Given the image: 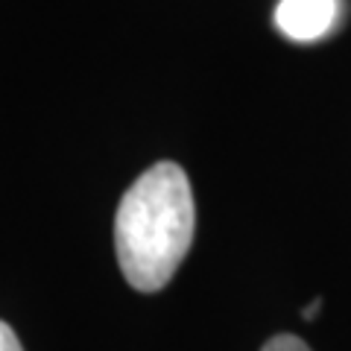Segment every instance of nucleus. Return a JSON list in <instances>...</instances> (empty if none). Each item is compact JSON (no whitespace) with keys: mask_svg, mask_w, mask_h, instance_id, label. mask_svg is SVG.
<instances>
[{"mask_svg":"<svg viewBox=\"0 0 351 351\" xmlns=\"http://www.w3.org/2000/svg\"><path fill=\"white\" fill-rule=\"evenodd\" d=\"M196 232L193 191L179 164L158 161L123 193L114 217V252L138 293H158L188 255Z\"/></svg>","mask_w":351,"mask_h":351,"instance_id":"obj_1","label":"nucleus"},{"mask_svg":"<svg viewBox=\"0 0 351 351\" xmlns=\"http://www.w3.org/2000/svg\"><path fill=\"white\" fill-rule=\"evenodd\" d=\"M343 18V0H278L276 27L284 38L311 44L337 29Z\"/></svg>","mask_w":351,"mask_h":351,"instance_id":"obj_2","label":"nucleus"},{"mask_svg":"<svg viewBox=\"0 0 351 351\" xmlns=\"http://www.w3.org/2000/svg\"><path fill=\"white\" fill-rule=\"evenodd\" d=\"M261 351H311V348H307V343H302L299 337H293V334H278V337L267 339Z\"/></svg>","mask_w":351,"mask_h":351,"instance_id":"obj_3","label":"nucleus"},{"mask_svg":"<svg viewBox=\"0 0 351 351\" xmlns=\"http://www.w3.org/2000/svg\"><path fill=\"white\" fill-rule=\"evenodd\" d=\"M0 351H24V348H21V343H18L15 331L6 322H0Z\"/></svg>","mask_w":351,"mask_h":351,"instance_id":"obj_4","label":"nucleus"},{"mask_svg":"<svg viewBox=\"0 0 351 351\" xmlns=\"http://www.w3.org/2000/svg\"><path fill=\"white\" fill-rule=\"evenodd\" d=\"M319 307H322V299H313L311 304H307V307H304V319H313V316H316V313H319Z\"/></svg>","mask_w":351,"mask_h":351,"instance_id":"obj_5","label":"nucleus"}]
</instances>
